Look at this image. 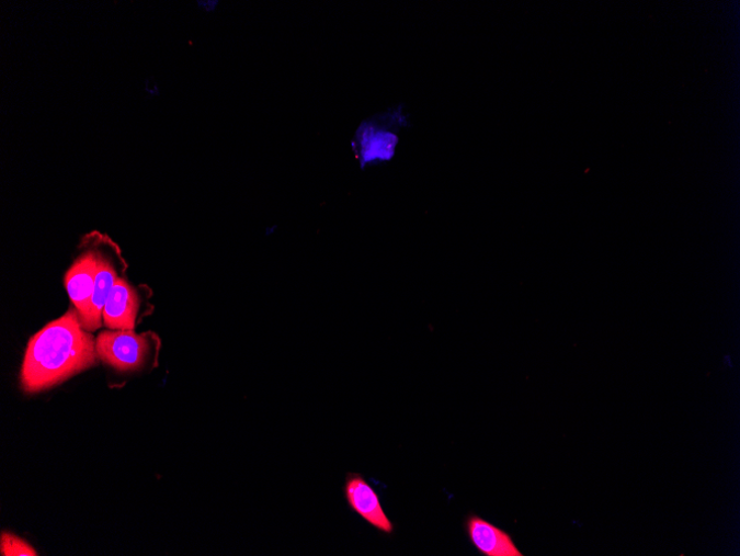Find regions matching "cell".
<instances>
[{
	"mask_svg": "<svg viewBox=\"0 0 740 556\" xmlns=\"http://www.w3.org/2000/svg\"><path fill=\"white\" fill-rule=\"evenodd\" d=\"M411 127L402 104L364 120L356 128L351 146L361 169L390 162L400 141V132Z\"/></svg>",
	"mask_w": 740,
	"mask_h": 556,
	"instance_id": "obj_2",
	"label": "cell"
},
{
	"mask_svg": "<svg viewBox=\"0 0 740 556\" xmlns=\"http://www.w3.org/2000/svg\"><path fill=\"white\" fill-rule=\"evenodd\" d=\"M117 280L118 275L115 266L100 256L89 314L82 324V327L87 331L92 332L101 327L105 303H107Z\"/></svg>",
	"mask_w": 740,
	"mask_h": 556,
	"instance_id": "obj_8",
	"label": "cell"
},
{
	"mask_svg": "<svg viewBox=\"0 0 740 556\" xmlns=\"http://www.w3.org/2000/svg\"><path fill=\"white\" fill-rule=\"evenodd\" d=\"M344 491L348 503L354 512L380 532L392 533L394 525L385 513L377 492L362 475L350 474Z\"/></svg>",
	"mask_w": 740,
	"mask_h": 556,
	"instance_id": "obj_5",
	"label": "cell"
},
{
	"mask_svg": "<svg viewBox=\"0 0 740 556\" xmlns=\"http://www.w3.org/2000/svg\"><path fill=\"white\" fill-rule=\"evenodd\" d=\"M153 333L137 334L134 330L103 331L95 339L100 360L127 373L141 368L150 356L153 344H159Z\"/></svg>",
	"mask_w": 740,
	"mask_h": 556,
	"instance_id": "obj_3",
	"label": "cell"
},
{
	"mask_svg": "<svg viewBox=\"0 0 740 556\" xmlns=\"http://www.w3.org/2000/svg\"><path fill=\"white\" fill-rule=\"evenodd\" d=\"M475 547L486 556H523L510 534L490 522L473 515L466 523Z\"/></svg>",
	"mask_w": 740,
	"mask_h": 556,
	"instance_id": "obj_7",
	"label": "cell"
},
{
	"mask_svg": "<svg viewBox=\"0 0 740 556\" xmlns=\"http://www.w3.org/2000/svg\"><path fill=\"white\" fill-rule=\"evenodd\" d=\"M139 307L136 291L123 277H118L105 303L103 324L113 330H134Z\"/></svg>",
	"mask_w": 740,
	"mask_h": 556,
	"instance_id": "obj_6",
	"label": "cell"
},
{
	"mask_svg": "<svg viewBox=\"0 0 740 556\" xmlns=\"http://www.w3.org/2000/svg\"><path fill=\"white\" fill-rule=\"evenodd\" d=\"M95 340L81 324L76 308L49 322L27 345L21 385L26 394L50 389L96 364Z\"/></svg>",
	"mask_w": 740,
	"mask_h": 556,
	"instance_id": "obj_1",
	"label": "cell"
},
{
	"mask_svg": "<svg viewBox=\"0 0 740 556\" xmlns=\"http://www.w3.org/2000/svg\"><path fill=\"white\" fill-rule=\"evenodd\" d=\"M0 553L3 556H37V552L27 542L11 533L2 534Z\"/></svg>",
	"mask_w": 740,
	"mask_h": 556,
	"instance_id": "obj_9",
	"label": "cell"
},
{
	"mask_svg": "<svg viewBox=\"0 0 740 556\" xmlns=\"http://www.w3.org/2000/svg\"><path fill=\"white\" fill-rule=\"evenodd\" d=\"M100 254L84 252L67 271L65 286L68 296L80 316L81 324L88 317L94 290Z\"/></svg>",
	"mask_w": 740,
	"mask_h": 556,
	"instance_id": "obj_4",
	"label": "cell"
}]
</instances>
